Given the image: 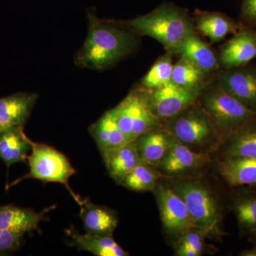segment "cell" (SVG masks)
<instances>
[{
    "mask_svg": "<svg viewBox=\"0 0 256 256\" xmlns=\"http://www.w3.org/2000/svg\"><path fill=\"white\" fill-rule=\"evenodd\" d=\"M156 198L160 217L164 228L170 234L182 236L194 228L186 204L180 195L168 186L156 185Z\"/></svg>",
    "mask_w": 256,
    "mask_h": 256,
    "instance_id": "obj_10",
    "label": "cell"
},
{
    "mask_svg": "<svg viewBox=\"0 0 256 256\" xmlns=\"http://www.w3.org/2000/svg\"><path fill=\"white\" fill-rule=\"evenodd\" d=\"M154 166L142 162L126 175L120 184L134 192H149L156 190L159 172Z\"/></svg>",
    "mask_w": 256,
    "mask_h": 256,
    "instance_id": "obj_26",
    "label": "cell"
},
{
    "mask_svg": "<svg viewBox=\"0 0 256 256\" xmlns=\"http://www.w3.org/2000/svg\"><path fill=\"white\" fill-rule=\"evenodd\" d=\"M206 233L203 230L196 228H192L185 232L181 236L180 240L188 242L194 249L198 252V255H201L204 250V238L207 236Z\"/></svg>",
    "mask_w": 256,
    "mask_h": 256,
    "instance_id": "obj_31",
    "label": "cell"
},
{
    "mask_svg": "<svg viewBox=\"0 0 256 256\" xmlns=\"http://www.w3.org/2000/svg\"><path fill=\"white\" fill-rule=\"evenodd\" d=\"M110 110L118 126L130 142L159 126L160 120L150 107L146 90L141 87L132 90Z\"/></svg>",
    "mask_w": 256,
    "mask_h": 256,
    "instance_id": "obj_7",
    "label": "cell"
},
{
    "mask_svg": "<svg viewBox=\"0 0 256 256\" xmlns=\"http://www.w3.org/2000/svg\"><path fill=\"white\" fill-rule=\"evenodd\" d=\"M206 73L194 64L181 57L173 66L171 82L186 88H204L208 82Z\"/></svg>",
    "mask_w": 256,
    "mask_h": 256,
    "instance_id": "obj_25",
    "label": "cell"
},
{
    "mask_svg": "<svg viewBox=\"0 0 256 256\" xmlns=\"http://www.w3.org/2000/svg\"><path fill=\"white\" fill-rule=\"evenodd\" d=\"M174 191L186 204L194 228L208 236L220 233L222 210L213 194L204 184L197 181H184L174 185Z\"/></svg>",
    "mask_w": 256,
    "mask_h": 256,
    "instance_id": "obj_6",
    "label": "cell"
},
{
    "mask_svg": "<svg viewBox=\"0 0 256 256\" xmlns=\"http://www.w3.org/2000/svg\"><path fill=\"white\" fill-rule=\"evenodd\" d=\"M80 216L86 233L100 236H112L118 226L117 216L107 207L95 204L87 200H80Z\"/></svg>",
    "mask_w": 256,
    "mask_h": 256,
    "instance_id": "obj_15",
    "label": "cell"
},
{
    "mask_svg": "<svg viewBox=\"0 0 256 256\" xmlns=\"http://www.w3.org/2000/svg\"><path fill=\"white\" fill-rule=\"evenodd\" d=\"M45 214L46 210L36 212L12 204L0 205V229L23 235L32 233L45 220Z\"/></svg>",
    "mask_w": 256,
    "mask_h": 256,
    "instance_id": "obj_16",
    "label": "cell"
},
{
    "mask_svg": "<svg viewBox=\"0 0 256 256\" xmlns=\"http://www.w3.org/2000/svg\"><path fill=\"white\" fill-rule=\"evenodd\" d=\"M143 162L158 168L160 162L173 146L176 138L166 128L156 127L134 140Z\"/></svg>",
    "mask_w": 256,
    "mask_h": 256,
    "instance_id": "obj_14",
    "label": "cell"
},
{
    "mask_svg": "<svg viewBox=\"0 0 256 256\" xmlns=\"http://www.w3.org/2000/svg\"><path fill=\"white\" fill-rule=\"evenodd\" d=\"M111 178L120 184L124 176L143 162L134 141L102 156Z\"/></svg>",
    "mask_w": 256,
    "mask_h": 256,
    "instance_id": "obj_21",
    "label": "cell"
},
{
    "mask_svg": "<svg viewBox=\"0 0 256 256\" xmlns=\"http://www.w3.org/2000/svg\"><path fill=\"white\" fill-rule=\"evenodd\" d=\"M239 226L246 232L256 233V196L238 200L234 207Z\"/></svg>",
    "mask_w": 256,
    "mask_h": 256,
    "instance_id": "obj_28",
    "label": "cell"
},
{
    "mask_svg": "<svg viewBox=\"0 0 256 256\" xmlns=\"http://www.w3.org/2000/svg\"><path fill=\"white\" fill-rule=\"evenodd\" d=\"M226 158H256V124L227 138Z\"/></svg>",
    "mask_w": 256,
    "mask_h": 256,
    "instance_id": "obj_24",
    "label": "cell"
},
{
    "mask_svg": "<svg viewBox=\"0 0 256 256\" xmlns=\"http://www.w3.org/2000/svg\"><path fill=\"white\" fill-rule=\"evenodd\" d=\"M70 237V246L85 250L96 256H127L128 252L120 246L112 236H100L92 234L78 233L70 227L66 230Z\"/></svg>",
    "mask_w": 256,
    "mask_h": 256,
    "instance_id": "obj_19",
    "label": "cell"
},
{
    "mask_svg": "<svg viewBox=\"0 0 256 256\" xmlns=\"http://www.w3.org/2000/svg\"><path fill=\"white\" fill-rule=\"evenodd\" d=\"M89 133L94 138L102 156L130 142L118 126L110 110L90 126Z\"/></svg>",
    "mask_w": 256,
    "mask_h": 256,
    "instance_id": "obj_17",
    "label": "cell"
},
{
    "mask_svg": "<svg viewBox=\"0 0 256 256\" xmlns=\"http://www.w3.org/2000/svg\"><path fill=\"white\" fill-rule=\"evenodd\" d=\"M217 82L227 94L256 112V67L247 65L223 69Z\"/></svg>",
    "mask_w": 256,
    "mask_h": 256,
    "instance_id": "obj_9",
    "label": "cell"
},
{
    "mask_svg": "<svg viewBox=\"0 0 256 256\" xmlns=\"http://www.w3.org/2000/svg\"><path fill=\"white\" fill-rule=\"evenodd\" d=\"M38 97L34 92H20L0 98V132L24 127Z\"/></svg>",
    "mask_w": 256,
    "mask_h": 256,
    "instance_id": "obj_12",
    "label": "cell"
},
{
    "mask_svg": "<svg viewBox=\"0 0 256 256\" xmlns=\"http://www.w3.org/2000/svg\"><path fill=\"white\" fill-rule=\"evenodd\" d=\"M32 151L28 162L30 172L22 178L6 184V190L12 188L24 180L34 178L44 182H56L64 184L77 204L82 198L77 196L69 186L68 180L76 173L68 158L63 153L48 144L32 142Z\"/></svg>",
    "mask_w": 256,
    "mask_h": 256,
    "instance_id": "obj_4",
    "label": "cell"
},
{
    "mask_svg": "<svg viewBox=\"0 0 256 256\" xmlns=\"http://www.w3.org/2000/svg\"><path fill=\"white\" fill-rule=\"evenodd\" d=\"M176 256H198V252L188 244V242L180 240L176 248Z\"/></svg>",
    "mask_w": 256,
    "mask_h": 256,
    "instance_id": "obj_32",
    "label": "cell"
},
{
    "mask_svg": "<svg viewBox=\"0 0 256 256\" xmlns=\"http://www.w3.org/2000/svg\"><path fill=\"white\" fill-rule=\"evenodd\" d=\"M240 23L220 12H198L195 18V28L212 43L223 40L230 34H235L242 28Z\"/></svg>",
    "mask_w": 256,
    "mask_h": 256,
    "instance_id": "obj_20",
    "label": "cell"
},
{
    "mask_svg": "<svg viewBox=\"0 0 256 256\" xmlns=\"http://www.w3.org/2000/svg\"><path fill=\"white\" fill-rule=\"evenodd\" d=\"M166 129L176 140L190 149L200 152L212 148L222 142L220 134L198 100L178 116L168 120Z\"/></svg>",
    "mask_w": 256,
    "mask_h": 256,
    "instance_id": "obj_5",
    "label": "cell"
},
{
    "mask_svg": "<svg viewBox=\"0 0 256 256\" xmlns=\"http://www.w3.org/2000/svg\"><path fill=\"white\" fill-rule=\"evenodd\" d=\"M24 236L0 229V256H9L21 248Z\"/></svg>",
    "mask_w": 256,
    "mask_h": 256,
    "instance_id": "obj_29",
    "label": "cell"
},
{
    "mask_svg": "<svg viewBox=\"0 0 256 256\" xmlns=\"http://www.w3.org/2000/svg\"><path fill=\"white\" fill-rule=\"evenodd\" d=\"M172 52H168L160 57L141 80L140 87L151 90L169 84L172 80L173 66Z\"/></svg>",
    "mask_w": 256,
    "mask_h": 256,
    "instance_id": "obj_27",
    "label": "cell"
},
{
    "mask_svg": "<svg viewBox=\"0 0 256 256\" xmlns=\"http://www.w3.org/2000/svg\"><path fill=\"white\" fill-rule=\"evenodd\" d=\"M86 40L74 58L82 68L104 70L134 53L139 35L124 22L100 20L88 14Z\"/></svg>",
    "mask_w": 256,
    "mask_h": 256,
    "instance_id": "obj_1",
    "label": "cell"
},
{
    "mask_svg": "<svg viewBox=\"0 0 256 256\" xmlns=\"http://www.w3.org/2000/svg\"><path fill=\"white\" fill-rule=\"evenodd\" d=\"M176 54L208 74H212L220 67L218 58L214 52L202 41L195 32L186 37L178 47Z\"/></svg>",
    "mask_w": 256,
    "mask_h": 256,
    "instance_id": "obj_22",
    "label": "cell"
},
{
    "mask_svg": "<svg viewBox=\"0 0 256 256\" xmlns=\"http://www.w3.org/2000/svg\"><path fill=\"white\" fill-rule=\"evenodd\" d=\"M210 156L205 152L192 150L176 140L156 168L166 174H183L200 169L210 161Z\"/></svg>",
    "mask_w": 256,
    "mask_h": 256,
    "instance_id": "obj_13",
    "label": "cell"
},
{
    "mask_svg": "<svg viewBox=\"0 0 256 256\" xmlns=\"http://www.w3.org/2000/svg\"><path fill=\"white\" fill-rule=\"evenodd\" d=\"M239 23L256 31V0H242Z\"/></svg>",
    "mask_w": 256,
    "mask_h": 256,
    "instance_id": "obj_30",
    "label": "cell"
},
{
    "mask_svg": "<svg viewBox=\"0 0 256 256\" xmlns=\"http://www.w3.org/2000/svg\"><path fill=\"white\" fill-rule=\"evenodd\" d=\"M256 58V31L247 26H242L224 44L218 56L220 66L223 69L247 65Z\"/></svg>",
    "mask_w": 256,
    "mask_h": 256,
    "instance_id": "obj_11",
    "label": "cell"
},
{
    "mask_svg": "<svg viewBox=\"0 0 256 256\" xmlns=\"http://www.w3.org/2000/svg\"><path fill=\"white\" fill-rule=\"evenodd\" d=\"M32 142L24 128H14L0 132V160L9 170L12 165L28 161Z\"/></svg>",
    "mask_w": 256,
    "mask_h": 256,
    "instance_id": "obj_18",
    "label": "cell"
},
{
    "mask_svg": "<svg viewBox=\"0 0 256 256\" xmlns=\"http://www.w3.org/2000/svg\"><path fill=\"white\" fill-rule=\"evenodd\" d=\"M223 141L240 130L256 124V112L227 94L217 80L208 82L198 99Z\"/></svg>",
    "mask_w": 256,
    "mask_h": 256,
    "instance_id": "obj_3",
    "label": "cell"
},
{
    "mask_svg": "<svg viewBox=\"0 0 256 256\" xmlns=\"http://www.w3.org/2000/svg\"><path fill=\"white\" fill-rule=\"evenodd\" d=\"M218 168L224 180L232 186L256 184V158H226Z\"/></svg>",
    "mask_w": 256,
    "mask_h": 256,
    "instance_id": "obj_23",
    "label": "cell"
},
{
    "mask_svg": "<svg viewBox=\"0 0 256 256\" xmlns=\"http://www.w3.org/2000/svg\"><path fill=\"white\" fill-rule=\"evenodd\" d=\"M242 255L246 256H256V246L254 248L250 249V250H246V252H242Z\"/></svg>",
    "mask_w": 256,
    "mask_h": 256,
    "instance_id": "obj_33",
    "label": "cell"
},
{
    "mask_svg": "<svg viewBox=\"0 0 256 256\" xmlns=\"http://www.w3.org/2000/svg\"><path fill=\"white\" fill-rule=\"evenodd\" d=\"M124 22L139 36L154 38L172 54L195 32L188 12L172 3H164L148 14Z\"/></svg>",
    "mask_w": 256,
    "mask_h": 256,
    "instance_id": "obj_2",
    "label": "cell"
},
{
    "mask_svg": "<svg viewBox=\"0 0 256 256\" xmlns=\"http://www.w3.org/2000/svg\"><path fill=\"white\" fill-rule=\"evenodd\" d=\"M203 89L186 88L171 82L159 88L146 92L154 116L160 120H168L195 104Z\"/></svg>",
    "mask_w": 256,
    "mask_h": 256,
    "instance_id": "obj_8",
    "label": "cell"
}]
</instances>
